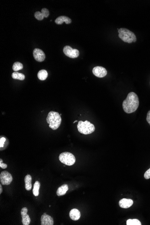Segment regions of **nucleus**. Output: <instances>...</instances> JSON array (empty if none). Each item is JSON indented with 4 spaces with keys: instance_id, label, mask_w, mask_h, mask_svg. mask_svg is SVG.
Here are the masks:
<instances>
[{
    "instance_id": "4",
    "label": "nucleus",
    "mask_w": 150,
    "mask_h": 225,
    "mask_svg": "<svg viewBox=\"0 0 150 225\" xmlns=\"http://www.w3.org/2000/svg\"><path fill=\"white\" fill-rule=\"evenodd\" d=\"M77 129L79 132L83 135H87L93 133L95 131V127L93 124L86 121L83 122L79 121L78 123Z\"/></svg>"
},
{
    "instance_id": "18",
    "label": "nucleus",
    "mask_w": 150,
    "mask_h": 225,
    "mask_svg": "<svg viewBox=\"0 0 150 225\" xmlns=\"http://www.w3.org/2000/svg\"><path fill=\"white\" fill-rule=\"evenodd\" d=\"M41 184L39 181H36L34 184L33 189V194L35 196H37L39 195V189H40Z\"/></svg>"
},
{
    "instance_id": "10",
    "label": "nucleus",
    "mask_w": 150,
    "mask_h": 225,
    "mask_svg": "<svg viewBox=\"0 0 150 225\" xmlns=\"http://www.w3.org/2000/svg\"><path fill=\"white\" fill-rule=\"evenodd\" d=\"M28 211V209L25 207L22 208L21 210L22 221V224L23 225H29L31 222L30 218L29 215L27 214Z\"/></svg>"
},
{
    "instance_id": "27",
    "label": "nucleus",
    "mask_w": 150,
    "mask_h": 225,
    "mask_svg": "<svg viewBox=\"0 0 150 225\" xmlns=\"http://www.w3.org/2000/svg\"><path fill=\"white\" fill-rule=\"evenodd\" d=\"M146 120H147V121H148V122L149 124L150 125V110L148 112Z\"/></svg>"
},
{
    "instance_id": "15",
    "label": "nucleus",
    "mask_w": 150,
    "mask_h": 225,
    "mask_svg": "<svg viewBox=\"0 0 150 225\" xmlns=\"http://www.w3.org/2000/svg\"><path fill=\"white\" fill-rule=\"evenodd\" d=\"M32 178L30 175H26L24 178V182H25V189L27 191H30L31 190L32 187Z\"/></svg>"
},
{
    "instance_id": "24",
    "label": "nucleus",
    "mask_w": 150,
    "mask_h": 225,
    "mask_svg": "<svg viewBox=\"0 0 150 225\" xmlns=\"http://www.w3.org/2000/svg\"><path fill=\"white\" fill-rule=\"evenodd\" d=\"M6 139L5 138L1 137V139H0V148H1V149L4 147V144L5 141H6Z\"/></svg>"
},
{
    "instance_id": "7",
    "label": "nucleus",
    "mask_w": 150,
    "mask_h": 225,
    "mask_svg": "<svg viewBox=\"0 0 150 225\" xmlns=\"http://www.w3.org/2000/svg\"><path fill=\"white\" fill-rule=\"evenodd\" d=\"M63 51L66 56L72 59L77 58L79 55V50L77 49H73L70 46H65L63 48Z\"/></svg>"
},
{
    "instance_id": "28",
    "label": "nucleus",
    "mask_w": 150,
    "mask_h": 225,
    "mask_svg": "<svg viewBox=\"0 0 150 225\" xmlns=\"http://www.w3.org/2000/svg\"><path fill=\"white\" fill-rule=\"evenodd\" d=\"M2 185H0V194H2Z\"/></svg>"
},
{
    "instance_id": "5",
    "label": "nucleus",
    "mask_w": 150,
    "mask_h": 225,
    "mask_svg": "<svg viewBox=\"0 0 150 225\" xmlns=\"http://www.w3.org/2000/svg\"><path fill=\"white\" fill-rule=\"evenodd\" d=\"M59 160L62 163L68 166L73 165L76 162L74 155L68 152H64L60 154L59 156Z\"/></svg>"
},
{
    "instance_id": "6",
    "label": "nucleus",
    "mask_w": 150,
    "mask_h": 225,
    "mask_svg": "<svg viewBox=\"0 0 150 225\" xmlns=\"http://www.w3.org/2000/svg\"><path fill=\"white\" fill-rule=\"evenodd\" d=\"M0 180L3 185H9L13 180V177L8 172L2 171L0 174Z\"/></svg>"
},
{
    "instance_id": "2",
    "label": "nucleus",
    "mask_w": 150,
    "mask_h": 225,
    "mask_svg": "<svg viewBox=\"0 0 150 225\" xmlns=\"http://www.w3.org/2000/svg\"><path fill=\"white\" fill-rule=\"evenodd\" d=\"M49 127L53 130L58 129L61 123L62 119L58 112L51 111L48 113L46 118Z\"/></svg>"
},
{
    "instance_id": "29",
    "label": "nucleus",
    "mask_w": 150,
    "mask_h": 225,
    "mask_svg": "<svg viewBox=\"0 0 150 225\" xmlns=\"http://www.w3.org/2000/svg\"><path fill=\"white\" fill-rule=\"evenodd\" d=\"M77 121H77H77H75L74 122H73V124L77 122Z\"/></svg>"
},
{
    "instance_id": "22",
    "label": "nucleus",
    "mask_w": 150,
    "mask_h": 225,
    "mask_svg": "<svg viewBox=\"0 0 150 225\" xmlns=\"http://www.w3.org/2000/svg\"><path fill=\"white\" fill-rule=\"evenodd\" d=\"M34 16L35 18H36L38 20H43L44 18L42 12H39V11H36L35 13Z\"/></svg>"
},
{
    "instance_id": "19",
    "label": "nucleus",
    "mask_w": 150,
    "mask_h": 225,
    "mask_svg": "<svg viewBox=\"0 0 150 225\" xmlns=\"http://www.w3.org/2000/svg\"><path fill=\"white\" fill-rule=\"evenodd\" d=\"M12 77L14 79L19 80H23L25 79V77L24 75L21 73L18 72H14L12 73Z\"/></svg>"
},
{
    "instance_id": "3",
    "label": "nucleus",
    "mask_w": 150,
    "mask_h": 225,
    "mask_svg": "<svg viewBox=\"0 0 150 225\" xmlns=\"http://www.w3.org/2000/svg\"><path fill=\"white\" fill-rule=\"evenodd\" d=\"M118 36L124 43H136L137 37L134 32L125 28H121L118 29Z\"/></svg>"
},
{
    "instance_id": "14",
    "label": "nucleus",
    "mask_w": 150,
    "mask_h": 225,
    "mask_svg": "<svg viewBox=\"0 0 150 225\" xmlns=\"http://www.w3.org/2000/svg\"><path fill=\"white\" fill-rule=\"evenodd\" d=\"M64 22L66 24H70L72 22V20L67 17L61 16L57 18L55 20V23L57 24H63Z\"/></svg>"
},
{
    "instance_id": "8",
    "label": "nucleus",
    "mask_w": 150,
    "mask_h": 225,
    "mask_svg": "<svg viewBox=\"0 0 150 225\" xmlns=\"http://www.w3.org/2000/svg\"><path fill=\"white\" fill-rule=\"evenodd\" d=\"M93 73L96 77H104L107 75V72L104 67L101 66H96L93 69Z\"/></svg>"
},
{
    "instance_id": "20",
    "label": "nucleus",
    "mask_w": 150,
    "mask_h": 225,
    "mask_svg": "<svg viewBox=\"0 0 150 225\" xmlns=\"http://www.w3.org/2000/svg\"><path fill=\"white\" fill-rule=\"evenodd\" d=\"M12 68L15 72H17L18 71L22 70L23 68V65L21 63L17 62L14 63Z\"/></svg>"
},
{
    "instance_id": "17",
    "label": "nucleus",
    "mask_w": 150,
    "mask_h": 225,
    "mask_svg": "<svg viewBox=\"0 0 150 225\" xmlns=\"http://www.w3.org/2000/svg\"><path fill=\"white\" fill-rule=\"evenodd\" d=\"M38 79L41 80H45L47 78L48 73L46 70H41L37 74Z\"/></svg>"
},
{
    "instance_id": "26",
    "label": "nucleus",
    "mask_w": 150,
    "mask_h": 225,
    "mask_svg": "<svg viewBox=\"0 0 150 225\" xmlns=\"http://www.w3.org/2000/svg\"><path fill=\"white\" fill-rule=\"evenodd\" d=\"M0 167L1 168L3 169H5L7 168V165L6 164H4L3 163V161L2 159H0Z\"/></svg>"
},
{
    "instance_id": "1",
    "label": "nucleus",
    "mask_w": 150,
    "mask_h": 225,
    "mask_svg": "<svg viewBox=\"0 0 150 225\" xmlns=\"http://www.w3.org/2000/svg\"><path fill=\"white\" fill-rule=\"evenodd\" d=\"M139 105V98L137 94L131 92L128 94L126 99L123 102V108L125 113L130 114L137 110Z\"/></svg>"
},
{
    "instance_id": "23",
    "label": "nucleus",
    "mask_w": 150,
    "mask_h": 225,
    "mask_svg": "<svg viewBox=\"0 0 150 225\" xmlns=\"http://www.w3.org/2000/svg\"><path fill=\"white\" fill-rule=\"evenodd\" d=\"M41 12H42L44 18H47L49 16V11L46 8H43Z\"/></svg>"
},
{
    "instance_id": "25",
    "label": "nucleus",
    "mask_w": 150,
    "mask_h": 225,
    "mask_svg": "<svg viewBox=\"0 0 150 225\" xmlns=\"http://www.w3.org/2000/svg\"><path fill=\"white\" fill-rule=\"evenodd\" d=\"M144 178L146 179H150V168L147 170V171L144 173Z\"/></svg>"
},
{
    "instance_id": "21",
    "label": "nucleus",
    "mask_w": 150,
    "mask_h": 225,
    "mask_svg": "<svg viewBox=\"0 0 150 225\" xmlns=\"http://www.w3.org/2000/svg\"><path fill=\"white\" fill-rule=\"evenodd\" d=\"M127 225H141V224L138 219H128L126 222Z\"/></svg>"
},
{
    "instance_id": "16",
    "label": "nucleus",
    "mask_w": 150,
    "mask_h": 225,
    "mask_svg": "<svg viewBox=\"0 0 150 225\" xmlns=\"http://www.w3.org/2000/svg\"><path fill=\"white\" fill-rule=\"evenodd\" d=\"M68 190V185L66 184H63L58 188L57 192H56V194H57V196H63L66 193Z\"/></svg>"
},
{
    "instance_id": "11",
    "label": "nucleus",
    "mask_w": 150,
    "mask_h": 225,
    "mask_svg": "<svg viewBox=\"0 0 150 225\" xmlns=\"http://www.w3.org/2000/svg\"><path fill=\"white\" fill-rule=\"evenodd\" d=\"M41 225H53L54 220L50 216L46 214H44L41 217Z\"/></svg>"
},
{
    "instance_id": "13",
    "label": "nucleus",
    "mask_w": 150,
    "mask_h": 225,
    "mask_svg": "<svg viewBox=\"0 0 150 225\" xmlns=\"http://www.w3.org/2000/svg\"><path fill=\"white\" fill-rule=\"evenodd\" d=\"M69 216L73 221H77L80 217V213L77 209H73L70 211Z\"/></svg>"
},
{
    "instance_id": "12",
    "label": "nucleus",
    "mask_w": 150,
    "mask_h": 225,
    "mask_svg": "<svg viewBox=\"0 0 150 225\" xmlns=\"http://www.w3.org/2000/svg\"><path fill=\"white\" fill-rule=\"evenodd\" d=\"M133 201L132 199L124 198L119 201V206L123 209H128L131 207L133 204Z\"/></svg>"
},
{
    "instance_id": "9",
    "label": "nucleus",
    "mask_w": 150,
    "mask_h": 225,
    "mask_svg": "<svg viewBox=\"0 0 150 225\" xmlns=\"http://www.w3.org/2000/svg\"><path fill=\"white\" fill-rule=\"evenodd\" d=\"M33 55L36 60L39 62H43L46 58L45 53L39 49H35L33 52Z\"/></svg>"
}]
</instances>
